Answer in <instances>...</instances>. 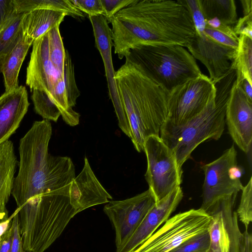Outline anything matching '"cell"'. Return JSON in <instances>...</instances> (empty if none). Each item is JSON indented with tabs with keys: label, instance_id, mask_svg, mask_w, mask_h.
<instances>
[{
	"label": "cell",
	"instance_id": "cell-16",
	"mask_svg": "<svg viewBox=\"0 0 252 252\" xmlns=\"http://www.w3.org/2000/svg\"><path fill=\"white\" fill-rule=\"evenodd\" d=\"M183 197L178 187L153 206L126 243L116 252H133L169 218Z\"/></svg>",
	"mask_w": 252,
	"mask_h": 252
},
{
	"label": "cell",
	"instance_id": "cell-44",
	"mask_svg": "<svg viewBox=\"0 0 252 252\" xmlns=\"http://www.w3.org/2000/svg\"><path fill=\"white\" fill-rule=\"evenodd\" d=\"M239 86L241 87L249 100L252 102V84L247 79L243 78Z\"/></svg>",
	"mask_w": 252,
	"mask_h": 252
},
{
	"label": "cell",
	"instance_id": "cell-30",
	"mask_svg": "<svg viewBox=\"0 0 252 252\" xmlns=\"http://www.w3.org/2000/svg\"><path fill=\"white\" fill-rule=\"evenodd\" d=\"M57 25L48 32L49 58L54 68L63 76V66L65 54L62 38Z\"/></svg>",
	"mask_w": 252,
	"mask_h": 252
},
{
	"label": "cell",
	"instance_id": "cell-43",
	"mask_svg": "<svg viewBox=\"0 0 252 252\" xmlns=\"http://www.w3.org/2000/svg\"><path fill=\"white\" fill-rule=\"evenodd\" d=\"M244 250L243 252H252V236L248 230L243 232Z\"/></svg>",
	"mask_w": 252,
	"mask_h": 252
},
{
	"label": "cell",
	"instance_id": "cell-37",
	"mask_svg": "<svg viewBox=\"0 0 252 252\" xmlns=\"http://www.w3.org/2000/svg\"><path fill=\"white\" fill-rule=\"evenodd\" d=\"M135 0H100L103 10V15L108 23L119 11L134 2Z\"/></svg>",
	"mask_w": 252,
	"mask_h": 252
},
{
	"label": "cell",
	"instance_id": "cell-39",
	"mask_svg": "<svg viewBox=\"0 0 252 252\" xmlns=\"http://www.w3.org/2000/svg\"><path fill=\"white\" fill-rule=\"evenodd\" d=\"M233 29L237 35H245L252 39V14L238 19Z\"/></svg>",
	"mask_w": 252,
	"mask_h": 252
},
{
	"label": "cell",
	"instance_id": "cell-28",
	"mask_svg": "<svg viewBox=\"0 0 252 252\" xmlns=\"http://www.w3.org/2000/svg\"><path fill=\"white\" fill-rule=\"evenodd\" d=\"M204 33L215 41L236 49L239 36L234 32L232 27L223 24L216 19L206 21Z\"/></svg>",
	"mask_w": 252,
	"mask_h": 252
},
{
	"label": "cell",
	"instance_id": "cell-2",
	"mask_svg": "<svg viewBox=\"0 0 252 252\" xmlns=\"http://www.w3.org/2000/svg\"><path fill=\"white\" fill-rule=\"evenodd\" d=\"M116 80L130 132L138 152L151 136H159L168 115L167 94L136 64L125 63L116 71Z\"/></svg>",
	"mask_w": 252,
	"mask_h": 252
},
{
	"label": "cell",
	"instance_id": "cell-4",
	"mask_svg": "<svg viewBox=\"0 0 252 252\" xmlns=\"http://www.w3.org/2000/svg\"><path fill=\"white\" fill-rule=\"evenodd\" d=\"M70 185L40 194L16 209L26 252H45L79 213L70 200Z\"/></svg>",
	"mask_w": 252,
	"mask_h": 252
},
{
	"label": "cell",
	"instance_id": "cell-31",
	"mask_svg": "<svg viewBox=\"0 0 252 252\" xmlns=\"http://www.w3.org/2000/svg\"><path fill=\"white\" fill-rule=\"evenodd\" d=\"M32 92L31 98L35 112L44 120L57 122L61 115L60 111L47 93L39 90H34Z\"/></svg>",
	"mask_w": 252,
	"mask_h": 252
},
{
	"label": "cell",
	"instance_id": "cell-41",
	"mask_svg": "<svg viewBox=\"0 0 252 252\" xmlns=\"http://www.w3.org/2000/svg\"><path fill=\"white\" fill-rule=\"evenodd\" d=\"M15 211L9 216L8 211L5 204L0 205V238L4 233L11 227Z\"/></svg>",
	"mask_w": 252,
	"mask_h": 252
},
{
	"label": "cell",
	"instance_id": "cell-15",
	"mask_svg": "<svg viewBox=\"0 0 252 252\" xmlns=\"http://www.w3.org/2000/svg\"><path fill=\"white\" fill-rule=\"evenodd\" d=\"M61 79H63V76L54 68L49 58L47 32L32 44L26 84L31 92L39 90L49 95Z\"/></svg>",
	"mask_w": 252,
	"mask_h": 252
},
{
	"label": "cell",
	"instance_id": "cell-1",
	"mask_svg": "<svg viewBox=\"0 0 252 252\" xmlns=\"http://www.w3.org/2000/svg\"><path fill=\"white\" fill-rule=\"evenodd\" d=\"M120 59L144 45L188 46L196 33L191 16L178 0H135L109 21Z\"/></svg>",
	"mask_w": 252,
	"mask_h": 252
},
{
	"label": "cell",
	"instance_id": "cell-27",
	"mask_svg": "<svg viewBox=\"0 0 252 252\" xmlns=\"http://www.w3.org/2000/svg\"><path fill=\"white\" fill-rule=\"evenodd\" d=\"M232 68L236 70L237 82L243 78L252 84V39L245 36H239Z\"/></svg>",
	"mask_w": 252,
	"mask_h": 252
},
{
	"label": "cell",
	"instance_id": "cell-32",
	"mask_svg": "<svg viewBox=\"0 0 252 252\" xmlns=\"http://www.w3.org/2000/svg\"><path fill=\"white\" fill-rule=\"evenodd\" d=\"M63 81L69 106L73 108L80 95L75 79L74 65L68 51H65Z\"/></svg>",
	"mask_w": 252,
	"mask_h": 252
},
{
	"label": "cell",
	"instance_id": "cell-3",
	"mask_svg": "<svg viewBox=\"0 0 252 252\" xmlns=\"http://www.w3.org/2000/svg\"><path fill=\"white\" fill-rule=\"evenodd\" d=\"M236 78L235 69L214 84L216 94L205 108L187 122L175 125L165 121L159 136L174 153L179 169L201 143L219 139L224 130L225 111L231 88Z\"/></svg>",
	"mask_w": 252,
	"mask_h": 252
},
{
	"label": "cell",
	"instance_id": "cell-38",
	"mask_svg": "<svg viewBox=\"0 0 252 252\" xmlns=\"http://www.w3.org/2000/svg\"><path fill=\"white\" fill-rule=\"evenodd\" d=\"M16 213L12 222V241L10 252H27L23 248L22 239L21 235L18 211L16 209Z\"/></svg>",
	"mask_w": 252,
	"mask_h": 252
},
{
	"label": "cell",
	"instance_id": "cell-5",
	"mask_svg": "<svg viewBox=\"0 0 252 252\" xmlns=\"http://www.w3.org/2000/svg\"><path fill=\"white\" fill-rule=\"evenodd\" d=\"M125 58L167 94L202 73L195 59L179 45H141L130 50Z\"/></svg>",
	"mask_w": 252,
	"mask_h": 252
},
{
	"label": "cell",
	"instance_id": "cell-9",
	"mask_svg": "<svg viewBox=\"0 0 252 252\" xmlns=\"http://www.w3.org/2000/svg\"><path fill=\"white\" fill-rule=\"evenodd\" d=\"M143 151L147 161L145 179L158 203L180 187L182 171L178 167L174 153L159 136L148 137Z\"/></svg>",
	"mask_w": 252,
	"mask_h": 252
},
{
	"label": "cell",
	"instance_id": "cell-42",
	"mask_svg": "<svg viewBox=\"0 0 252 252\" xmlns=\"http://www.w3.org/2000/svg\"><path fill=\"white\" fill-rule=\"evenodd\" d=\"M12 241V229L11 227L0 238V252H10Z\"/></svg>",
	"mask_w": 252,
	"mask_h": 252
},
{
	"label": "cell",
	"instance_id": "cell-7",
	"mask_svg": "<svg viewBox=\"0 0 252 252\" xmlns=\"http://www.w3.org/2000/svg\"><path fill=\"white\" fill-rule=\"evenodd\" d=\"M205 178L200 208L209 214L222 200L237 195L243 186L234 145L217 159L202 167Z\"/></svg>",
	"mask_w": 252,
	"mask_h": 252
},
{
	"label": "cell",
	"instance_id": "cell-17",
	"mask_svg": "<svg viewBox=\"0 0 252 252\" xmlns=\"http://www.w3.org/2000/svg\"><path fill=\"white\" fill-rule=\"evenodd\" d=\"M69 193L71 202L78 213L107 203L112 199L98 180L86 157L82 170L70 184Z\"/></svg>",
	"mask_w": 252,
	"mask_h": 252
},
{
	"label": "cell",
	"instance_id": "cell-34",
	"mask_svg": "<svg viewBox=\"0 0 252 252\" xmlns=\"http://www.w3.org/2000/svg\"><path fill=\"white\" fill-rule=\"evenodd\" d=\"M209 245L208 230L187 239L169 252H207Z\"/></svg>",
	"mask_w": 252,
	"mask_h": 252
},
{
	"label": "cell",
	"instance_id": "cell-19",
	"mask_svg": "<svg viewBox=\"0 0 252 252\" xmlns=\"http://www.w3.org/2000/svg\"><path fill=\"white\" fill-rule=\"evenodd\" d=\"M75 177V167L70 158L49 154L40 177L38 195L65 187Z\"/></svg>",
	"mask_w": 252,
	"mask_h": 252
},
{
	"label": "cell",
	"instance_id": "cell-14",
	"mask_svg": "<svg viewBox=\"0 0 252 252\" xmlns=\"http://www.w3.org/2000/svg\"><path fill=\"white\" fill-rule=\"evenodd\" d=\"M225 124L235 143L243 152L249 153L252 143V102L235 80L226 105Z\"/></svg>",
	"mask_w": 252,
	"mask_h": 252
},
{
	"label": "cell",
	"instance_id": "cell-29",
	"mask_svg": "<svg viewBox=\"0 0 252 252\" xmlns=\"http://www.w3.org/2000/svg\"><path fill=\"white\" fill-rule=\"evenodd\" d=\"M24 13L17 14L0 28V57L12 48L23 35Z\"/></svg>",
	"mask_w": 252,
	"mask_h": 252
},
{
	"label": "cell",
	"instance_id": "cell-33",
	"mask_svg": "<svg viewBox=\"0 0 252 252\" xmlns=\"http://www.w3.org/2000/svg\"><path fill=\"white\" fill-rule=\"evenodd\" d=\"M240 204L236 212L238 219L248 230L252 221V178L243 187Z\"/></svg>",
	"mask_w": 252,
	"mask_h": 252
},
{
	"label": "cell",
	"instance_id": "cell-35",
	"mask_svg": "<svg viewBox=\"0 0 252 252\" xmlns=\"http://www.w3.org/2000/svg\"><path fill=\"white\" fill-rule=\"evenodd\" d=\"M188 9L194 24L196 33L204 32L206 21L200 7L199 0H178Z\"/></svg>",
	"mask_w": 252,
	"mask_h": 252
},
{
	"label": "cell",
	"instance_id": "cell-12",
	"mask_svg": "<svg viewBox=\"0 0 252 252\" xmlns=\"http://www.w3.org/2000/svg\"><path fill=\"white\" fill-rule=\"evenodd\" d=\"M89 18L93 27L95 45L103 62L109 95L114 108L119 126L129 137V129L120 98L112 62L113 43L111 29L103 15L89 16Z\"/></svg>",
	"mask_w": 252,
	"mask_h": 252
},
{
	"label": "cell",
	"instance_id": "cell-25",
	"mask_svg": "<svg viewBox=\"0 0 252 252\" xmlns=\"http://www.w3.org/2000/svg\"><path fill=\"white\" fill-rule=\"evenodd\" d=\"M17 14L35 9H50L63 12L74 18H84V13L77 9L70 0H14Z\"/></svg>",
	"mask_w": 252,
	"mask_h": 252
},
{
	"label": "cell",
	"instance_id": "cell-40",
	"mask_svg": "<svg viewBox=\"0 0 252 252\" xmlns=\"http://www.w3.org/2000/svg\"><path fill=\"white\" fill-rule=\"evenodd\" d=\"M16 14L14 0H0V28Z\"/></svg>",
	"mask_w": 252,
	"mask_h": 252
},
{
	"label": "cell",
	"instance_id": "cell-10",
	"mask_svg": "<svg viewBox=\"0 0 252 252\" xmlns=\"http://www.w3.org/2000/svg\"><path fill=\"white\" fill-rule=\"evenodd\" d=\"M215 94V85L202 73L168 94L166 121L175 125L187 122L201 113Z\"/></svg>",
	"mask_w": 252,
	"mask_h": 252
},
{
	"label": "cell",
	"instance_id": "cell-13",
	"mask_svg": "<svg viewBox=\"0 0 252 252\" xmlns=\"http://www.w3.org/2000/svg\"><path fill=\"white\" fill-rule=\"evenodd\" d=\"M187 48L195 59L206 66L214 84L233 69L236 49L215 41L204 32L196 33Z\"/></svg>",
	"mask_w": 252,
	"mask_h": 252
},
{
	"label": "cell",
	"instance_id": "cell-22",
	"mask_svg": "<svg viewBox=\"0 0 252 252\" xmlns=\"http://www.w3.org/2000/svg\"><path fill=\"white\" fill-rule=\"evenodd\" d=\"M17 164L12 142L0 145V205L8 202L13 187Z\"/></svg>",
	"mask_w": 252,
	"mask_h": 252
},
{
	"label": "cell",
	"instance_id": "cell-45",
	"mask_svg": "<svg viewBox=\"0 0 252 252\" xmlns=\"http://www.w3.org/2000/svg\"><path fill=\"white\" fill-rule=\"evenodd\" d=\"M244 16L252 14V0H241Z\"/></svg>",
	"mask_w": 252,
	"mask_h": 252
},
{
	"label": "cell",
	"instance_id": "cell-8",
	"mask_svg": "<svg viewBox=\"0 0 252 252\" xmlns=\"http://www.w3.org/2000/svg\"><path fill=\"white\" fill-rule=\"evenodd\" d=\"M212 216L192 209L169 218L133 252H169L187 239L208 230Z\"/></svg>",
	"mask_w": 252,
	"mask_h": 252
},
{
	"label": "cell",
	"instance_id": "cell-26",
	"mask_svg": "<svg viewBox=\"0 0 252 252\" xmlns=\"http://www.w3.org/2000/svg\"><path fill=\"white\" fill-rule=\"evenodd\" d=\"M209 215L212 216V221L208 229L210 245L207 252H226L229 237L219 203Z\"/></svg>",
	"mask_w": 252,
	"mask_h": 252
},
{
	"label": "cell",
	"instance_id": "cell-23",
	"mask_svg": "<svg viewBox=\"0 0 252 252\" xmlns=\"http://www.w3.org/2000/svg\"><path fill=\"white\" fill-rule=\"evenodd\" d=\"M237 195L231 196L219 202L229 237L226 252H243L244 234L239 229L237 213L233 211Z\"/></svg>",
	"mask_w": 252,
	"mask_h": 252
},
{
	"label": "cell",
	"instance_id": "cell-18",
	"mask_svg": "<svg viewBox=\"0 0 252 252\" xmlns=\"http://www.w3.org/2000/svg\"><path fill=\"white\" fill-rule=\"evenodd\" d=\"M28 94L21 85L0 96V145L16 131L27 113L30 104Z\"/></svg>",
	"mask_w": 252,
	"mask_h": 252
},
{
	"label": "cell",
	"instance_id": "cell-20",
	"mask_svg": "<svg viewBox=\"0 0 252 252\" xmlns=\"http://www.w3.org/2000/svg\"><path fill=\"white\" fill-rule=\"evenodd\" d=\"M33 41L23 35L0 57V72L3 77L5 92L19 87L18 76L22 63Z\"/></svg>",
	"mask_w": 252,
	"mask_h": 252
},
{
	"label": "cell",
	"instance_id": "cell-21",
	"mask_svg": "<svg viewBox=\"0 0 252 252\" xmlns=\"http://www.w3.org/2000/svg\"><path fill=\"white\" fill-rule=\"evenodd\" d=\"M67 16L63 12L50 9H35L25 13L22 20L23 35L33 42L57 25Z\"/></svg>",
	"mask_w": 252,
	"mask_h": 252
},
{
	"label": "cell",
	"instance_id": "cell-11",
	"mask_svg": "<svg viewBox=\"0 0 252 252\" xmlns=\"http://www.w3.org/2000/svg\"><path fill=\"white\" fill-rule=\"evenodd\" d=\"M150 189L132 197L122 200H110L103 211L115 231L116 250L131 237L149 211L156 204Z\"/></svg>",
	"mask_w": 252,
	"mask_h": 252
},
{
	"label": "cell",
	"instance_id": "cell-24",
	"mask_svg": "<svg viewBox=\"0 0 252 252\" xmlns=\"http://www.w3.org/2000/svg\"><path fill=\"white\" fill-rule=\"evenodd\" d=\"M199 3L206 21L216 19L223 24L231 27L238 20L234 0H199Z\"/></svg>",
	"mask_w": 252,
	"mask_h": 252
},
{
	"label": "cell",
	"instance_id": "cell-36",
	"mask_svg": "<svg viewBox=\"0 0 252 252\" xmlns=\"http://www.w3.org/2000/svg\"><path fill=\"white\" fill-rule=\"evenodd\" d=\"M80 11L89 16L103 15L104 10L100 0H70Z\"/></svg>",
	"mask_w": 252,
	"mask_h": 252
},
{
	"label": "cell",
	"instance_id": "cell-6",
	"mask_svg": "<svg viewBox=\"0 0 252 252\" xmlns=\"http://www.w3.org/2000/svg\"><path fill=\"white\" fill-rule=\"evenodd\" d=\"M52 134L49 121H35L20 139L19 171L14 179L11 194L20 208L38 195L39 181L46 161Z\"/></svg>",
	"mask_w": 252,
	"mask_h": 252
}]
</instances>
